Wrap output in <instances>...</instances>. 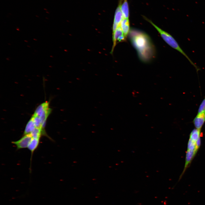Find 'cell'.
I'll use <instances>...</instances> for the list:
<instances>
[{
	"mask_svg": "<svg viewBox=\"0 0 205 205\" xmlns=\"http://www.w3.org/2000/svg\"><path fill=\"white\" fill-rule=\"evenodd\" d=\"M129 33L130 41L140 60L145 62L150 61L154 55L155 49L148 35L135 30H131Z\"/></svg>",
	"mask_w": 205,
	"mask_h": 205,
	"instance_id": "6da1fadb",
	"label": "cell"
},
{
	"mask_svg": "<svg viewBox=\"0 0 205 205\" xmlns=\"http://www.w3.org/2000/svg\"><path fill=\"white\" fill-rule=\"evenodd\" d=\"M144 17L145 20L151 23V25H152L154 27V28H155L156 30L159 33L162 39L166 43H167L172 48L179 52L184 56H185L189 62L190 64L195 68L197 72L198 71L200 70V69L194 63L192 62V61L190 58L183 51V50L180 47L177 41L169 33L165 31H164L159 27L153 22H152L150 20L148 19L144 16Z\"/></svg>",
	"mask_w": 205,
	"mask_h": 205,
	"instance_id": "7a4b0ae2",
	"label": "cell"
},
{
	"mask_svg": "<svg viewBox=\"0 0 205 205\" xmlns=\"http://www.w3.org/2000/svg\"><path fill=\"white\" fill-rule=\"evenodd\" d=\"M32 137L30 134L23 135L20 139L12 141V143L16 145L17 149L27 148Z\"/></svg>",
	"mask_w": 205,
	"mask_h": 205,
	"instance_id": "3957f363",
	"label": "cell"
},
{
	"mask_svg": "<svg viewBox=\"0 0 205 205\" xmlns=\"http://www.w3.org/2000/svg\"><path fill=\"white\" fill-rule=\"evenodd\" d=\"M126 39V38L120 26L112 34L113 44L111 53H113L114 48L117 43L125 41Z\"/></svg>",
	"mask_w": 205,
	"mask_h": 205,
	"instance_id": "277c9868",
	"label": "cell"
},
{
	"mask_svg": "<svg viewBox=\"0 0 205 205\" xmlns=\"http://www.w3.org/2000/svg\"><path fill=\"white\" fill-rule=\"evenodd\" d=\"M123 18L119 3L118 6L116 10L114 15V22L112 28V34L120 26L121 22Z\"/></svg>",
	"mask_w": 205,
	"mask_h": 205,
	"instance_id": "5b68a950",
	"label": "cell"
},
{
	"mask_svg": "<svg viewBox=\"0 0 205 205\" xmlns=\"http://www.w3.org/2000/svg\"><path fill=\"white\" fill-rule=\"evenodd\" d=\"M205 122V111L198 113L193 120L196 128L201 130Z\"/></svg>",
	"mask_w": 205,
	"mask_h": 205,
	"instance_id": "8992f818",
	"label": "cell"
},
{
	"mask_svg": "<svg viewBox=\"0 0 205 205\" xmlns=\"http://www.w3.org/2000/svg\"><path fill=\"white\" fill-rule=\"evenodd\" d=\"M119 3L124 18L129 19V11L128 0H121Z\"/></svg>",
	"mask_w": 205,
	"mask_h": 205,
	"instance_id": "52a82bcc",
	"label": "cell"
},
{
	"mask_svg": "<svg viewBox=\"0 0 205 205\" xmlns=\"http://www.w3.org/2000/svg\"><path fill=\"white\" fill-rule=\"evenodd\" d=\"M120 26L126 38L130 32V23L129 19L123 18L121 22Z\"/></svg>",
	"mask_w": 205,
	"mask_h": 205,
	"instance_id": "ba28073f",
	"label": "cell"
},
{
	"mask_svg": "<svg viewBox=\"0 0 205 205\" xmlns=\"http://www.w3.org/2000/svg\"><path fill=\"white\" fill-rule=\"evenodd\" d=\"M40 140V139L32 138L28 146V149L31 152V158H32L34 152L39 145Z\"/></svg>",
	"mask_w": 205,
	"mask_h": 205,
	"instance_id": "9c48e42d",
	"label": "cell"
},
{
	"mask_svg": "<svg viewBox=\"0 0 205 205\" xmlns=\"http://www.w3.org/2000/svg\"><path fill=\"white\" fill-rule=\"evenodd\" d=\"M36 128L33 118L32 117L26 125L23 135L30 134Z\"/></svg>",
	"mask_w": 205,
	"mask_h": 205,
	"instance_id": "30bf717a",
	"label": "cell"
},
{
	"mask_svg": "<svg viewBox=\"0 0 205 205\" xmlns=\"http://www.w3.org/2000/svg\"><path fill=\"white\" fill-rule=\"evenodd\" d=\"M49 105L48 102H45L41 104L36 108L34 114L40 117L44 110L49 107Z\"/></svg>",
	"mask_w": 205,
	"mask_h": 205,
	"instance_id": "8fae6325",
	"label": "cell"
},
{
	"mask_svg": "<svg viewBox=\"0 0 205 205\" xmlns=\"http://www.w3.org/2000/svg\"><path fill=\"white\" fill-rule=\"evenodd\" d=\"M32 117L33 118L36 128L41 129L44 133L46 134L45 132H44L42 124L40 118L34 114Z\"/></svg>",
	"mask_w": 205,
	"mask_h": 205,
	"instance_id": "7c38bea8",
	"label": "cell"
},
{
	"mask_svg": "<svg viewBox=\"0 0 205 205\" xmlns=\"http://www.w3.org/2000/svg\"><path fill=\"white\" fill-rule=\"evenodd\" d=\"M30 134L32 138L40 139L42 134L46 135L41 129L36 128Z\"/></svg>",
	"mask_w": 205,
	"mask_h": 205,
	"instance_id": "4fadbf2b",
	"label": "cell"
},
{
	"mask_svg": "<svg viewBox=\"0 0 205 205\" xmlns=\"http://www.w3.org/2000/svg\"><path fill=\"white\" fill-rule=\"evenodd\" d=\"M205 111V97L200 104L198 108V113H200Z\"/></svg>",
	"mask_w": 205,
	"mask_h": 205,
	"instance_id": "5bb4252c",
	"label": "cell"
},
{
	"mask_svg": "<svg viewBox=\"0 0 205 205\" xmlns=\"http://www.w3.org/2000/svg\"><path fill=\"white\" fill-rule=\"evenodd\" d=\"M44 9L45 10H47V9Z\"/></svg>",
	"mask_w": 205,
	"mask_h": 205,
	"instance_id": "9a60e30c",
	"label": "cell"
},
{
	"mask_svg": "<svg viewBox=\"0 0 205 205\" xmlns=\"http://www.w3.org/2000/svg\"><path fill=\"white\" fill-rule=\"evenodd\" d=\"M46 12L47 13H49L48 12Z\"/></svg>",
	"mask_w": 205,
	"mask_h": 205,
	"instance_id": "2e32d148",
	"label": "cell"
}]
</instances>
